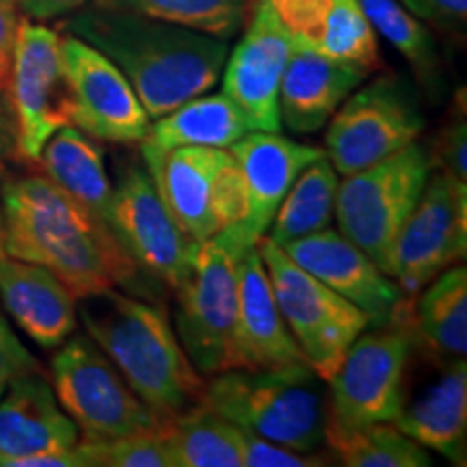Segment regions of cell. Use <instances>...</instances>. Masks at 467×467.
<instances>
[{
  "instance_id": "obj_1",
  "label": "cell",
  "mask_w": 467,
  "mask_h": 467,
  "mask_svg": "<svg viewBox=\"0 0 467 467\" xmlns=\"http://www.w3.org/2000/svg\"><path fill=\"white\" fill-rule=\"evenodd\" d=\"M0 251L48 268L76 299L109 288L143 295L137 284L145 273L107 221L44 173L9 175L0 182Z\"/></svg>"
},
{
  "instance_id": "obj_4",
  "label": "cell",
  "mask_w": 467,
  "mask_h": 467,
  "mask_svg": "<svg viewBox=\"0 0 467 467\" xmlns=\"http://www.w3.org/2000/svg\"><path fill=\"white\" fill-rule=\"evenodd\" d=\"M309 364L284 370H225L206 379L202 402L262 440L296 452L325 448L327 389Z\"/></svg>"
},
{
  "instance_id": "obj_23",
  "label": "cell",
  "mask_w": 467,
  "mask_h": 467,
  "mask_svg": "<svg viewBox=\"0 0 467 467\" xmlns=\"http://www.w3.org/2000/svg\"><path fill=\"white\" fill-rule=\"evenodd\" d=\"M78 299L48 268L0 251V303L35 344L58 348L78 325Z\"/></svg>"
},
{
  "instance_id": "obj_21",
  "label": "cell",
  "mask_w": 467,
  "mask_h": 467,
  "mask_svg": "<svg viewBox=\"0 0 467 467\" xmlns=\"http://www.w3.org/2000/svg\"><path fill=\"white\" fill-rule=\"evenodd\" d=\"M78 441V426L58 405L42 370L17 377L0 394V467Z\"/></svg>"
},
{
  "instance_id": "obj_2",
  "label": "cell",
  "mask_w": 467,
  "mask_h": 467,
  "mask_svg": "<svg viewBox=\"0 0 467 467\" xmlns=\"http://www.w3.org/2000/svg\"><path fill=\"white\" fill-rule=\"evenodd\" d=\"M63 28L121 69L150 119L217 87L230 52L225 39L93 5L74 11Z\"/></svg>"
},
{
  "instance_id": "obj_17",
  "label": "cell",
  "mask_w": 467,
  "mask_h": 467,
  "mask_svg": "<svg viewBox=\"0 0 467 467\" xmlns=\"http://www.w3.org/2000/svg\"><path fill=\"white\" fill-rule=\"evenodd\" d=\"M230 154L241 169L244 217L238 225L217 234L238 255L254 249L268 227L285 192L309 162L325 154L323 148L292 141L279 132H247L232 145Z\"/></svg>"
},
{
  "instance_id": "obj_38",
  "label": "cell",
  "mask_w": 467,
  "mask_h": 467,
  "mask_svg": "<svg viewBox=\"0 0 467 467\" xmlns=\"http://www.w3.org/2000/svg\"><path fill=\"white\" fill-rule=\"evenodd\" d=\"M20 20L22 17L17 0H0V96L5 98H7L11 61H14V48Z\"/></svg>"
},
{
  "instance_id": "obj_32",
  "label": "cell",
  "mask_w": 467,
  "mask_h": 467,
  "mask_svg": "<svg viewBox=\"0 0 467 467\" xmlns=\"http://www.w3.org/2000/svg\"><path fill=\"white\" fill-rule=\"evenodd\" d=\"M91 5L154 17L225 42L241 31L249 17V0H91Z\"/></svg>"
},
{
  "instance_id": "obj_22",
  "label": "cell",
  "mask_w": 467,
  "mask_h": 467,
  "mask_svg": "<svg viewBox=\"0 0 467 467\" xmlns=\"http://www.w3.org/2000/svg\"><path fill=\"white\" fill-rule=\"evenodd\" d=\"M370 76V69L292 42L279 87V119L295 134H314Z\"/></svg>"
},
{
  "instance_id": "obj_37",
  "label": "cell",
  "mask_w": 467,
  "mask_h": 467,
  "mask_svg": "<svg viewBox=\"0 0 467 467\" xmlns=\"http://www.w3.org/2000/svg\"><path fill=\"white\" fill-rule=\"evenodd\" d=\"M422 22H431L443 31H461L467 20V0H399Z\"/></svg>"
},
{
  "instance_id": "obj_30",
  "label": "cell",
  "mask_w": 467,
  "mask_h": 467,
  "mask_svg": "<svg viewBox=\"0 0 467 467\" xmlns=\"http://www.w3.org/2000/svg\"><path fill=\"white\" fill-rule=\"evenodd\" d=\"M375 33L399 52L416 74L422 89L437 98L443 89L441 58L435 39L424 22L407 11L399 0H359Z\"/></svg>"
},
{
  "instance_id": "obj_14",
  "label": "cell",
  "mask_w": 467,
  "mask_h": 467,
  "mask_svg": "<svg viewBox=\"0 0 467 467\" xmlns=\"http://www.w3.org/2000/svg\"><path fill=\"white\" fill-rule=\"evenodd\" d=\"M467 255V184L433 169L418 206L396 236L388 275L413 296Z\"/></svg>"
},
{
  "instance_id": "obj_27",
  "label": "cell",
  "mask_w": 467,
  "mask_h": 467,
  "mask_svg": "<svg viewBox=\"0 0 467 467\" xmlns=\"http://www.w3.org/2000/svg\"><path fill=\"white\" fill-rule=\"evenodd\" d=\"M37 162L46 178L109 223L113 180L96 139L72 124L63 126L44 145Z\"/></svg>"
},
{
  "instance_id": "obj_33",
  "label": "cell",
  "mask_w": 467,
  "mask_h": 467,
  "mask_svg": "<svg viewBox=\"0 0 467 467\" xmlns=\"http://www.w3.org/2000/svg\"><path fill=\"white\" fill-rule=\"evenodd\" d=\"M87 467H175L165 429L143 431L115 440H80Z\"/></svg>"
},
{
  "instance_id": "obj_3",
  "label": "cell",
  "mask_w": 467,
  "mask_h": 467,
  "mask_svg": "<svg viewBox=\"0 0 467 467\" xmlns=\"http://www.w3.org/2000/svg\"><path fill=\"white\" fill-rule=\"evenodd\" d=\"M78 301L87 336L162 422L202 405L206 377L191 364L161 303L119 288Z\"/></svg>"
},
{
  "instance_id": "obj_15",
  "label": "cell",
  "mask_w": 467,
  "mask_h": 467,
  "mask_svg": "<svg viewBox=\"0 0 467 467\" xmlns=\"http://www.w3.org/2000/svg\"><path fill=\"white\" fill-rule=\"evenodd\" d=\"M426 451L452 465L467 463V364L440 359L413 344L400 407L392 420Z\"/></svg>"
},
{
  "instance_id": "obj_29",
  "label": "cell",
  "mask_w": 467,
  "mask_h": 467,
  "mask_svg": "<svg viewBox=\"0 0 467 467\" xmlns=\"http://www.w3.org/2000/svg\"><path fill=\"white\" fill-rule=\"evenodd\" d=\"M175 467H243L241 429L206 405L162 424Z\"/></svg>"
},
{
  "instance_id": "obj_10",
  "label": "cell",
  "mask_w": 467,
  "mask_h": 467,
  "mask_svg": "<svg viewBox=\"0 0 467 467\" xmlns=\"http://www.w3.org/2000/svg\"><path fill=\"white\" fill-rule=\"evenodd\" d=\"M141 161L175 223L195 243L243 221V178L230 150L173 148Z\"/></svg>"
},
{
  "instance_id": "obj_40",
  "label": "cell",
  "mask_w": 467,
  "mask_h": 467,
  "mask_svg": "<svg viewBox=\"0 0 467 467\" xmlns=\"http://www.w3.org/2000/svg\"><path fill=\"white\" fill-rule=\"evenodd\" d=\"M16 154V132H14V119H11L7 98L0 96V169H3L5 161Z\"/></svg>"
},
{
  "instance_id": "obj_6",
  "label": "cell",
  "mask_w": 467,
  "mask_h": 467,
  "mask_svg": "<svg viewBox=\"0 0 467 467\" xmlns=\"http://www.w3.org/2000/svg\"><path fill=\"white\" fill-rule=\"evenodd\" d=\"M407 301L383 325H370L350 344L327 381V424L334 429L392 422L400 407L413 331Z\"/></svg>"
},
{
  "instance_id": "obj_8",
  "label": "cell",
  "mask_w": 467,
  "mask_h": 467,
  "mask_svg": "<svg viewBox=\"0 0 467 467\" xmlns=\"http://www.w3.org/2000/svg\"><path fill=\"white\" fill-rule=\"evenodd\" d=\"M58 405L78 426L80 440H115L161 429L156 416L89 336H69L50 361Z\"/></svg>"
},
{
  "instance_id": "obj_13",
  "label": "cell",
  "mask_w": 467,
  "mask_h": 467,
  "mask_svg": "<svg viewBox=\"0 0 467 467\" xmlns=\"http://www.w3.org/2000/svg\"><path fill=\"white\" fill-rule=\"evenodd\" d=\"M109 227L150 279L173 292L182 285L200 243L175 223L143 161H130L119 169Z\"/></svg>"
},
{
  "instance_id": "obj_39",
  "label": "cell",
  "mask_w": 467,
  "mask_h": 467,
  "mask_svg": "<svg viewBox=\"0 0 467 467\" xmlns=\"http://www.w3.org/2000/svg\"><path fill=\"white\" fill-rule=\"evenodd\" d=\"M89 0H17V7L28 20L48 22L57 17L72 16L74 11L83 9Z\"/></svg>"
},
{
  "instance_id": "obj_26",
  "label": "cell",
  "mask_w": 467,
  "mask_h": 467,
  "mask_svg": "<svg viewBox=\"0 0 467 467\" xmlns=\"http://www.w3.org/2000/svg\"><path fill=\"white\" fill-rule=\"evenodd\" d=\"M413 344L440 359L467 355V271L454 265L409 296Z\"/></svg>"
},
{
  "instance_id": "obj_18",
  "label": "cell",
  "mask_w": 467,
  "mask_h": 467,
  "mask_svg": "<svg viewBox=\"0 0 467 467\" xmlns=\"http://www.w3.org/2000/svg\"><path fill=\"white\" fill-rule=\"evenodd\" d=\"M292 37L271 5L249 11L241 42L227 52L221 85L236 104L251 132H279V87L288 63Z\"/></svg>"
},
{
  "instance_id": "obj_12",
  "label": "cell",
  "mask_w": 467,
  "mask_h": 467,
  "mask_svg": "<svg viewBox=\"0 0 467 467\" xmlns=\"http://www.w3.org/2000/svg\"><path fill=\"white\" fill-rule=\"evenodd\" d=\"M7 104L14 119L16 154L37 162L57 130L72 124V96L63 69L61 35L20 20L11 61Z\"/></svg>"
},
{
  "instance_id": "obj_25",
  "label": "cell",
  "mask_w": 467,
  "mask_h": 467,
  "mask_svg": "<svg viewBox=\"0 0 467 467\" xmlns=\"http://www.w3.org/2000/svg\"><path fill=\"white\" fill-rule=\"evenodd\" d=\"M251 128L230 98L221 93H202L191 98L150 124L139 143L141 159L173 148H221L241 141Z\"/></svg>"
},
{
  "instance_id": "obj_34",
  "label": "cell",
  "mask_w": 467,
  "mask_h": 467,
  "mask_svg": "<svg viewBox=\"0 0 467 467\" xmlns=\"http://www.w3.org/2000/svg\"><path fill=\"white\" fill-rule=\"evenodd\" d=\"M241 429V426H238ZM243 467H323L331 465L327 454L296 452L282 443L262 440V437L241 429Z\"/></svg>"
},
{
  "instance_id": "obj_19",
  "label": "cell",
  "mask_w": 467,
  "mask_h": 467,
  "mask_svg": "<svg viewBox=\"0 0 467 467\" xmlns=\"http://www.w3.org/2000/svg\"><path fill=\"white\" fill-rule=\"evenodd\" d=\"M282 249L309 275L364 309L372 325L388 323L407 299L400 285L366 251L334 227L285 243Z\"/></svg>"
},
{
  "instance_id": "obj_9",
  "label": "cell",
  "mask_w": 467,
  "mask_h": 467,
  "mask_svg": "<svg viewBox=\"0 0 467 467\" xmlns=\"http://www.w3.org/2000/svg\"><path fill=\"white\" fill-rule=\"evenodd\" d=\"M238 262L223 236L200 243L191 271L175 290L173 329L202 377L234 368L238 318Z\"/></svg>"
},
{
  "instance_id": "obj_36",
  "label": "cell",
  "mask_w": 467,
  "mask_h": 467,
  "mask_svg": "<svg viewBox=\"0 0 467 467\" xmlns=\"http://www.w3.org/2000/svg\"><path fill=\"white\" fill-rule=\"evenodd\" d=\"M42 370L39 361L33 358L31 350L20 342L16 331L11 329L9 320L0 309V394L7 389L11 381L28 372Z\"/></svg>"
},
{
  "instance_id": "obj_28",
  "label": "cell",
  "mask_w": 467,
  "mask_h": 467,
  "mask_svg": "<svg viewBox=\"0 0 467 467\" xmlns=\"http://www.w3.org/2000/svg\"><path fill=\"white\" fill-rule=\"evenodd\" d=\"M337 184H340V173L325 154L309 162L296 175L284 202L279 203L266 236L282 247L296 238L331 227L336 214Z\"/></svg>"
},
{
  "instance_id": "obj_11",
  "label": "cell",
  "mask_w": 467,
  "mask_h": 467,
  "mask_svg": "<svg viewBox=\"0 0 467 467\" xmlns=\"http://www.w3.org/2000/svg\"><path fill=\"white\" fill-rule=\"evenodd\" d=\"M424 126L411 87L399 76H377L350 93L325 126V156L348 175L420 141Z\"/></svg>"
},
{
  "instance_id": "obj_16",
  "label": "cell",
  "mask_w": 467,
  "mask_h": 467,
  "mask_svg": "<svg viewBox=\"0 0 467 467\" xmlns=\"http://www.w3.org/2000/svg\"><path fill=\"white\" fill-rule=\"evenodd\" d=\"M61 55L72 96V126L102 143H141L151 119L121 69L69 33L61 37Z\"/></svg>"
},
{
  "instance_id": "obj_41",
  "label": "cell",
  "mask_w": 467,
  "mask_h": 467,
  "mask_svg": "<svg viewBox=\"0 0 467 467\" xmlns=\"http://www.w3.org/2000/svg\"><path fill=\"white\" fill-rule=\"evenodd\" d=\"M266 3H271V0H249V11L258 7V5H266Z\"/></svg>"
},
{
  "instance_id": "obj_7",
  "label": "cell",
  "mask_w": 467,
  "mask_h": 467,
  "mask_svg": "<svg viewBox=\"0 0 467 467\" xmlns=\"http://www.w3.org/2000/svg\"><path fill=\"white\" fill-rule=\"evenodd\" d=\"M255 247L292 337L312 370L327 383L342 364L350 344L372 325L370 317L309 275L268 236H262Z\"/></svg>"
},
{
  "instance_id": "obj_20",
  "label": "cell",
  "mask_w": 467,
  "mask_h": 467,
  "mask_svg": "<svg viewBox=\"0 0 467 467\" xmlns=\"http://www.w3.org/2000/svg\"><path fill=\"white\" fill-rule=\"evenodd\" d=\"M307 364L292 337L258 247L238 262V318L232 370H284Z\"/></svg>"
},
{
  "instance_id": "obj_5",
  "label": "cell",
  "mask_w": 467,
  "mask_h": 467,
  "mask_svg": "<svg viewBox=\"0 0 467 467\" xmlns=\"http://www.w3.org/2000/svg\"><path fill=\"white\" fill-rule=\"evenodd\" d=\"M433 154L411 143L388 159L342 175L336 192L337 230L388 273L396 236L433 173Z\"/></svg>"
},
{
  "instance_id": "obj_31",
  "label": "cell",
  "mask_w": 467,
  "mask_h": 467,
  "mask_svg": "<svg viewBox=\"0 0 467 467\" xmlns=\"http://www.w3.org/2000/svg\"><path fill=\"white\" fill-rule=\"evenodd\" d=\"M325 448L347 467H426L431 452L392 422L334 429L325 426Z\"/></svg>"
},
{
  "instance_id": "obj_24",
  "label": "cell",
  "mask_w": 467,
  "mask_h": 467,
  "mask_svg": "<svg viewBox=\"0 0 467 467\" xmlns=\"http://www.w3.org/2000/svg\"><path fill=\"white\" fill-rule=\"evenodd\" d=\"M268 5L292 42L370 72L379 67L377 33L359 0H271Z\"/></svg>"
},
{
  "instance_id": "obj_35",
  "label": "cell",
  "mask_w": 467,
  "mask_h": 467,
  "mask_svg": "<svg viewBox=\"0 0 467 467\" xmlns=\"http://www.w3.org/2000/svg\"><path fill=\"white\" fill-rule=\"evenodd\" d=\"M433 165L441 169L454 180L467 184V124H465V109L454 110L446 126L441 128L440 137L433 148Z\"/></svg>"
}]
</instances>
